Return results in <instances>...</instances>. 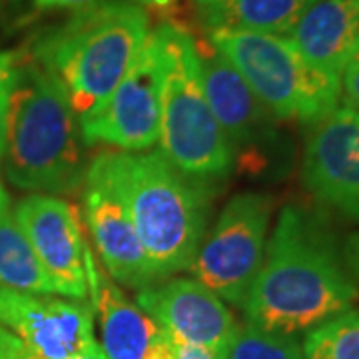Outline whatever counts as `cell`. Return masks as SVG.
<instances>
[{"mask_svg":"<svg viewBox=\"0 0 359 359\" xmlns=\"http://www.w3.org/2000/svg\"><path fill=\"white\" fill-rule=\"evenodd\" d=\"M86 172L128 210L160 282L190 269L208 231V182L182 174L160 150L100 152Z\"/></svg>","mask_w":359,"mask_h":359,"instance_id":"2","label":"cell"},{"mask_svg":"<svg viewBox=\"0 0 359 359\" xmlns=\"http://www.w3.org/2000/svg\"><path fill=\"white\" fill-rule=\"evenodd\" d=\"M308 192L359 222V112L337 106L309 124L302 168Z\"/></svg>","mask_w":359,"mask_h":359,"instance_id":"10","label":"cell"},{"mask_svg":"<svg viewBox=\"0 0 359 359\" xmlns=\"http://www.w3.org/2000/svg\"><path fill=\"white\" fill-rule=\"evenodd\" d=\"M162 80V44L156 30H150V36L114 92L80 120L82 142L86 146L102 144L118 152L152 150L160 138Z\"/></svg>","mask_w":359,"mask_h":359,"instance_id":"8","label":"cell"},{"mask_svg":"<svg viewBox=\"0 0 359 359\" xmlns=\"http://www.w3.org/2000/svg\"><path fill=\"white\" fill-rule=\"evenodd\" d=\"M154 30L164 56L158 150L190 178H228L236 154L205 98L196 39L174 22Z\"/></svg>","mask_w":359,"mask_h":359,"instance_id":"5","label":"cell"},{"mask_svg":"<svg viewBox=\"0 0 359 359\" xmlns=\"http://www.w3.org/2000/svg\"><path fill=\"white\" fill-rule=\"evenodd\" d=\"M14 219L42 268L58 283L65 297L84 302L88 297L82 224L76 208L58 196L32 194L14 208Z\"/></svg>","mask_w":359,"mask_h":359,"instance_id":"13","label":"cell"},{"mask_svg":"<svg viewBox=\"0 0 359 359\" xmlns=\"http://www.w3.org/2000/svg\"><path fill=\"white\" fill-rule=\"evenodd\" d=\"M341 104L359 112V50L341 72Z\"/></svg>","mask_w":359,"mask_h":359,"instance_id":"23","label":"cell"},{"mask_svg":"<svg viewBox=\"0 0 359 359\" xmlns=\"http://www.w3.org/2000/svg\"><path fill=\"white\" fill-rule=\"evenodd\" d=\"M84 210L98 262L120 287L144 290L158 283L128 210L102 180L86 172Z\"/></svg>","mask_w":359,"mask_h":359,"instance_id":"14","label":"cell"},{"mask_svg":"<svg viewBox=\"0 0 359 359\" xmlns=\"http://www.w3.org/2000/svg\"><path fill=\"white\" fill-rule=\"evenodd\" d=\"M358 297L355 276L327 226L299 205H285L245 297V323L297 337L353 309Z\"/></svg>","mask_w":359,"mask_h":359,"instance_id":"1","label":"cell"},{"mask_svg":"<svg viewBox=\"0 0 359 359\" xmlns=\"http://www.w3.org/2000/svg\"><path fill=\"white\" fill-rule=\"evenodd\" d=\"M18 56L13 52H0V160L6 148L8 134V114H11V96L16 80Z\"/></svg>","mask_w":359,"mask_h":359,"instance_id":"21","label":"cell"},{"mask_svg":"<svg viewBox=\"0 0 359 359\" xmlns=\"http://www.w3.org/2000/svg\"><path fill=\"white\" fill-rule=\"evenodd\" d=\"M226 359H306L294 335L271 334L254 325H240Z\"/></svg>","mask_w":359,"mask_h":359,"instance_id":"20","label":"cell"},{"mask_svg":"<svg viewBox=\"0 0 359 359\" xmlns=\"http://www.w3.org/2000/svg\"><path fill=\"white\" fill-rule=\"evenodd\" d=\"M148 359H226V355L212 351L208 347L184 344L178 339H172L168 334H162Z\"/></svg>","mask_w":359,"mask_h":359,"instance_id":"22","label":"cell"},{"mask_svg":"<svg viewBox=\"0 0 359 359\" xmlns=\"http://www.w3.org/2000/svg\"><path fill=\"white\" fill-rule=\"evenodd\" d=\"M80 122L65 88L32 58L16 65L4 172L16 188L65 196L84 186Z\"/></svg>","mask_w":359,"mask_h":359,"instance_id":"4","label":"cell"},{"mask_svg":"<svg viewBox=\"0 0 359 359\" xmlns=\"http://www.w3.org/2000/svg\"><path fill=\"white\" fill-rule=\"evenodd\" d=\"M132 2H136V4H140V6H152V8H164V6H170V4H174V2H178V0H132Z\"/></svg>","mask_w":359,"mask_h":359,"instance_id":"28","label":"cell"},{"mask_svg":"<svg viewBox=\"0 0 359 359\" xmlns=\"http://www.w3.org/2000/svg\"><path fill=\"white\" fill-rule=\"evenodd\" d=\"M8 204H11L8 194H6V190H4V188H2V184H0V212L8 210Z\"/></svg>","mask_w":359,"mask_h":359,"instance_id":"29","label":"cell"},{"mask_svg":"<svg viewBox=\"0 0 359 359\" xmlns=\"http://www.w3.org/2000/svg\"><path fill=\"white\" fill-rule=\"evenodd\" d=\"M196 46L205 98L230 142L236 162L250 166V160H254L259 168V154L278 138V118L257 100L240 72L210 40H196Z\"/></svg>","mask_w":359,"mask_h":359,"instance_id":"12","label":"cell"},{"mask_svg":"<svg viewBox=\"0 0 359 359\" xmlns=\"http://www.w3.org/2000/svg\"><path fill=\"white\" fill-rule=\"evenodd\" d=\"M34 358H36V355H34ZM34 358H32V359H34Z\"/></svg>","mask_w":359,"mask_h":359,"instance_id":"30","label":"cell"},{"mask_svg":"<svg viewBox=\"0 0 359 359\" xmlns=\"http://www.w3.org/2000/svg\"><path fill=\"white\" fill-rule=\"evenodd\" d=\"M90 308L100 323V349L108 359H148L162 330L106 273L94 252L84 248Z\"/></svg>","mask_w":359,"mask_h":359,"instance_id":"15","label":"cell"},{"mask_svg":"<svg viewBox=\"0 0 359 359\" xmlns=\"http://www.w3.org/2000/svg\"><path fill=\"white\" fill-rule=\"evenodd\" d=\"M36 6L40 8H70V11H78L84 8L96 0H34Z\"/></svg>","mask_w":359,"mask_h":359,"instance_id":"25","label":"cell"},{"mask_svg":"<svg viewBox=\"0 0 359 359\" xmlns=\"http://www.w3.org/2000/svg\"><path fill=\"white\" fill-rule=\"evenodd\" d=\"M287 39L309 65L341 78L359 50V0H316Z\"/></svg>","mask_w":359,"mask_h":359,"instance_id":"16","label":"cell"},{"mask_svg":"<svg viewBox=\"0 0 359 359\" xmlns=\"http://www.w3.org/2000/svg\"><path fill=\"white\" fill-rule=\"evenodd\" d=\"M346 262L349 269L353 271V276L359 278V231L358 233H353L351 238H349V242H347L346 248Z\"/></svg>","mask_w":359,"mask_h":359,"instance_id":"26","label":"cell"},{"mask_svg":"<svg viewBox=\"0 0 359 359\" xmlns=\"http://www.w3.org/2000/svg\"><path fill=\"white\" fill-rule=\"evenodd\" d=\"M40 359V358H34ZM68 359H108L104 355V351L100 349V344H96L94 347H90L86 353H82V355H76V358H68Z\"/></svg>","mask_w":359,"mask_h":359,"instance_id":"27","label":"cell"},{"mask_svg":"<svg viewBox=\"0 0 359 359\" xmlns=\"http://www.w3.org/2000/svg\"><path fill=\"white\" fill-rule=\"evenodd\" d=\"M208 40L278 120L309 126L341 104L339 78L309 65L287 36L218 30Z\"/></svg>","mask_w":359,"mask_h":359,"instance_id":"6","label":"cell"},{"mask_svg":"<svg viewBox=\"0 0 359 359\" xmlns=\"http://www.w3.org/2000/svg\"><path fill=\"white\" fill-rule=\"evenodd\" d=\"M136 306L172 339L222 355L240 327L230 308L196 278H168L138 290Z\"/></svg>","mask_w":359,"mask_h":359,"instance_id":"11","label":"cell"},{"mask_svg":"<svg viewBox=\"0 0 359 359\" xmlns=\"http://www.w3.org/2000/svg\"><path fill=\"white\" fill-rule=\"evenodd\" d=\"M271 210L273 198L268 194H238L205 231L190 271L222 302L244 308L264 262Z\"/></svg>","mask_w":359,"mask_h":359,"instance_id":"7","label":"cell"},{"mask_svg":"<svg viewBox=\"0 0 359 359\" xmlns=\"http://www.w3.org/2000/svg\"><path fill=\"white\" fill-rule=\"evenodd\" d=\"M0 287L65 297L58 283L42 268L11 208L0 212Z\"/></svg>","mask_w":359,"mask_h":359,"instance_id":"18","label":"cell"},{"mask_svg":"<svg viewBox=\"0 0 359 359\" xmlns=\"http://www.w3.org/2000/svg\"><path fill=\"white\" fill-rule=\"evenodd\" d=\"M150 36V16L132 0H96L32 46V60L62 88L78 122L114 92Z\"/></svg>","mask_w":359,"mask_h":359,"instance_id":"3","label":"cell"},{"mask_svg":"<svg viewBox=\"0 0 359 359\" xmlns=\"http://www.w3.org/2000/svg\"><path fill=\"white\" fill-rule=\"evenodd\" d=\"M316 0H192L205 32H262L287 36Z\"/></svg>","mask_w":359,"mask_h":359,"instance_id":"17","label":"cell"},{"mask_svg":"<svg viewBox=\"0 0 359 359\" xmlns=\"http://www.w3.org/2000/svg\"><path fill=\"white\" fill-rule=\"evenodd\" d=\"M306 359H359V309H349L318 325L304 339Z\"/></svg>","mask_w":359,"mask_h":359,"instance_id":"19","label":"cell"},{"mask_svg":"<svg viewBox=\"0 0 359 359\" xmlns=\"http://www.w3.org/2000/svg\"><path fill=\"white\" fill-rule=\"evenodd\" d=\"M34 353L6 327L0 325V359H32Z\"/></svg>","mask_w":359,"mask_h":359,"instance_id":"24","label":"cell"},{"mask_svg":"<svg viewBox=\"0 0 359 359\" xmlns=\"http://www.w3.org/2000/svg\"><path fill=\"white\" fill-rule=\"evenodd\" d=\"M0 325L40 359L76 358L98 344L90 304L70 297L0 287Z\"/></svg>","mask_w":359,"mask_h":359,"instance_id":"9","label":"cell"}]
</instances>
